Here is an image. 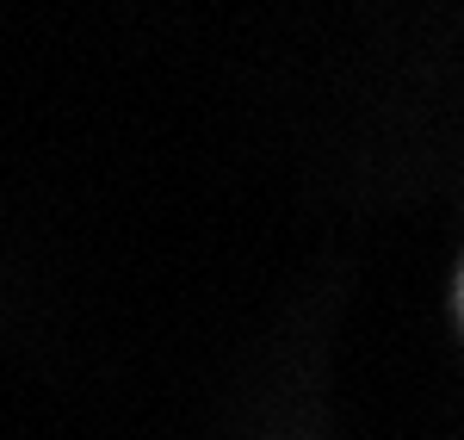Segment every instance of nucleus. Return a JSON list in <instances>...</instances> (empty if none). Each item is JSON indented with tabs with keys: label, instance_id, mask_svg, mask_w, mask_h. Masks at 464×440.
Here are the masks:
<instances>
[{
	"label": "nucleus",
	"instance_id": "nucleus-1",
	"mask_svg": "<svg viewBox=\"0 0 464 440\" xmlns=\"http://www.w3.org/2000/svg\"><path fill=\"white\" fill-rule=\"evenodd\" d=\"M452 317H459V329H464V267H459V279H452Z\"/></svg>",
	"mask_w": 464,
	"mask_h": 440
}]
</instances>
